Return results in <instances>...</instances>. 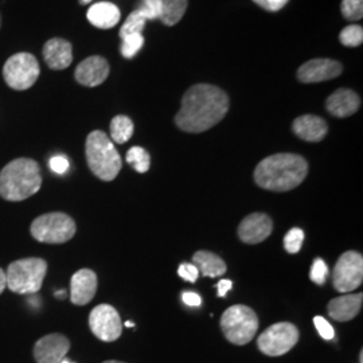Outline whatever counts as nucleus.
<instances>
[{
    "label": "nucleus",
    "mask_w": 363,
    "mask_h": 363,
    "mask_svg": "<svg viewBox=\"0 0 363 363\" xmlns=\"http://www.w3.org/2000/svg\"><path fill=\"white\" fill-rule=\"evenodd\" d=\"M229 111V96L216 85L196 84L183 94L177 125L189 133H201L217 125Z\"/></svg>",
    "instance_id": "f257e3e1"
},
{
    "label": "nucleus",
    "mask_w": 363,
    "mask_h": 363,
    "mask_svg": "<svg viewBox=\"0 0 363 363\" xmlns=\"http://www.w3.org/2000/svg\"><path fill=\"white\" fill-rule=\"evenodd\" d=\"M308 163L296 154H276L261 160L255 169V181L261 189L284 193L296 189L307 178Z\"/></svg>",
    "instance_id": "f03ea898"
},
{
    "label": "nucleus",
    "mask_w": 363,
    "mask_h": 363,
    "mask_svg": "<svg viewBox=\"0 0 363 363\" xmlns=\"http://www.w3.org/2000/svg\"><path fill=\"white\" fill-rule=\"evenodd\" d=\"M40 186V167L33 159H15L0 171V196L6 201H25L37 194Z\"/></svg>",
    "instance_id": "7ed1b4c3"
},
{
    "label": "nucleus",
    "mask_w": 363,
    "mask_h": 363,
    "mask_svg": "<svg viewBox=\"0 0 363 363\" xmlns=\"http://www.w3.org/2000/svg\"><path fill=\"white\" fill-rule=\"evenodd\" d=\"M86 162L91 172L101 181H113L121 169V157L113 142L103 130H93L85 144Z\"/></svg>",
    "instance_id": "20e7f679"
},
{
    "label": "nucleus",
    "mask_w": 363,
    "mask_h": 363,
    "mask_svg": "<svg viewBox=\"0 0 363 363\" xmlns=\"http://www.w3.org/2000/svg\"><path fill=\"white\" fill-rule=\"evenodd\" d=\"M48 264L43 259L28 257L16 259L9 265L6 271L7 288L18 295L35 294L42 288Z\"/></svg>",
    "instance_id": "39448f33"
},
{
    "label": "nucleus",
    "mask_w": 363,
    "mask_h": 363,
    "mask_svg": "<svg viewBox=\"0 0 363 363\" xmlns=\"http://www.w3.org/2000/svg\"><path fill=\"white\" fill-rule=\"evenodd\" d=\"M220 330L230 343L237 346L247 345L259 330L257 313L242 304L232 306L220 318Z\"/></svg>",
    "instance_id": "423d86ee"
},
{
    "label": "nucleus",
    "mask_w": 363,
    "mask_h": 363,
    "mask_svg": "<svg viewBox=\"0 0 363 363\" xmlns=\"http://www.w3.org/2000/svg\"><path fill=\"white\" fill-rule=\"evenodd\" d=\"M77 230L74 220L65 213H48L33 220L30 233L43 244H65Z\"/></svg>",
    "instance_id": "0eeeda50"
},
{
    "label": "nucleus",
    "mask_w": 363,
    "mask_h": 363,
    "mask_svg": "<svg viewBox=\"0 0 363 363\" xmlns=\"http://www.w3.org/2000/svg\"><path fill=\"white\" fill-rule=\"evenodd\" d=\"M37 58L30 52H18L7 60L3 67V77L6 84L15 91L30 89L39 77Z\"/></svg>",
    "instance_id": "6e6552de"
},
{
    "label": "nucleus",
    "mask_w": 363,
    "mask_h": 363,
    "mask_svg": "<svg viewBox=\"0 0 363 363\" xmlns=\"http://www.w3.org/2000/svg\"><path fill=\"white\" fill-rule=\"evenodd\" d=\"M298 327L281 322L268 327L257 339L261 352L268 357H281L292 350L298 342Z\"/></svg>",
    "instance_id": "1a4fd4ad"
},
{
    "label": "nucleus",
    "mask_w": 363,
    "mask_h": 363,
    "mask_svg": "<svg viewBox=\"0 0 363 363\" xmlns=\"http://www.w3.org/2000/svg\"><path fill=\"white\" fill-rule=\"evenodd\" d=\"M363 257L358 252L343 253L334 268V286L337 292H352L362 286Z\"/></svg>",
    "instance_id": "9d476101"
},
{
    "label": "nucleus",
    "mask_w": 363,
    "mask_h": 363,
    "mask_svg": "<svg viewBox=\"0 0 363 363\" xmlns=\"http://www.w3.org/2000/svg\"><path fill=\"white\" fill-rule=\"evenodd\" d=\"M89 327L94 337L103 342H115L123 333L120 315L116 308L109 304H100L91 310Z\"/></svg>",
    "instance_id": "9b49d317"
},
{
    "label": "nucleus",
    "mask_w": 363,
    "mask_h": 363,
    "mask_svg": "<svg viewBox=\"0 0 363 363\" xmlns=\"http://www.w3.org/2000/svg\"><path fill=\"white\" fill-rule=\"evenodd\" d=\"M343 72L340 62L328 58L311 60L298 67V79L303 84H316L339 77Z\"/></svg>",
    "instance_id": "f8f14e48"
},
{
    "label": "nucleus",
    "mask_w": 363,
    "mask_h": 363,
    "mask_svg": "<svg viewBox=\"0 0 363 363\" xmlns=\"http://www.w3.org/2000/svg\"><path fill=\"white\" fill-rule=\"evenodd\" d=\"M70 349L69 339L62 334H49L40 337L34 346L37 363H61Z\"/></svg>",
    "instance_id": "ddd939ff"
},
{
    "label": "nucleus",
    "mask_w": 363,
    "mask_h": 363,
    "mask_svg": "<svg viewBox=\"0 0 363 363\" xmlns=\"http://www.w3.org/2000/svg\"><path fill=\"white\" fill-rule=\"evenodd\" d=\"M273 230L271 217L264 213H253L245 217L238 226V237L245 244H259L265 241Z\"/></svg>",
    "instance_id": "4468645a"
},
{
    "label": "nucleus",
    "mask_w": 363,
    "mask_h": 363,
    "mask_svg": "<svg viewBox=\"0 0 363 363\" xmlns=\"http://www.w3.org/2000/svg\"><path fill=\"white\" fill-rule=\"evenodd\" d=\"M109 76V64L104 57L93 55L84 60L76 69L74 77L78 84L94 88L104 82Z\"/></svg>",
    "instance_id": "2eb2a0df"
},
{
    "label": "nucleus",
    "mask_w": 363,
    "mask_h": 363,
    "mask_svg": "<svg viewBox=\"0 0 363 363\" xmlns=\"http://www.w3.org/2000/svg\"><path fill=\"white\" fill-rule=\"evenodd\" d=\"M97 274L91 269H79L70 281V300L74 306H86L97 292Z\"/></svg>",
    "instance_id": "dca6fc26"
},
{
    "label": "nucleus",
    "mask_w": 363,
    "mask_h": 363,
    "mask_svg": "<svg viewBox=\"0 0 363 363\" xmlns=\"http://www.w3.org/2000/svg\"><path fill=\"white\" fill-rule=\"evenodd\" d=\"M361 106V97L351 89H337L325 101V109L333 116L345 118L358 112Z\"/></svg>",
    "instance_id": "f3484780"
},
{
    "label": "nucleus",
    "mask_w": 363,
    "mask_h": 363,
    "mask_svg": "<svg viewBox=\"0 0 363 363\" xmlns=\"http://www.w3.org/2000/svg\"><path fill=\"white\" fill-rule=\"evenodd\" d=\"M43 58L52 70H64L73 62V48L66 39L52 38L43 46Z\"/></svg>",
    "instance_id": "a211bd4d"
},
{
    "label": "nucleus",
    "mask_w": 363,
    "mask_h": 363,
    "mask_svg": "<svg viewBox=\"0 0 363 363\" xmlns=\"http://www.w3.org/2000/svg\"><path fill=\"white\" fill-rule=\"evenodd\" d=\"M292 130L295 135L304 142L318 143L322 142L328 132L327 123L322 117L315 115H304L294 121Z\"/></svg>",
    "instance_id": "6ab92c4d"
},
{
    "label": "nucleus",
    "mask_w": 363,
    "mask_h": 363,
    "mask_svg": "<svg viewBox=\"0 0 363 363\" xmlns=\"http://www.w3.org/2000/svg\"><path fill=\"white\" fill-rule=\"evenodd\" d=\"M362 301V294H347L333 298L327 307L328 315L337 322H349L361 311Z\"/></svg>",
    "instance_id": "aec40b11"
},
{
    "label": "nucleus",
    "mask_w": 363,
    "mask_h": 363,
    "mask_svg": "<svg viewBox=\"0 0 363 363\" xmlns=\"http://www.w3.org/2000/svg\"><path fill=\"white\" fill-rule=\"evenodd\" d=\"M86 16L93 26L108 30V28L116 26L120 21L121 13H120L118 7L113 3L100 1V3H96L91 6Z\"/></svg>",
    "instance_id": "412c9836"
},
{
    "label": "nucleus",
    "mask_w": 363,
    "mask_h": 363,
    "mask_svg": "<svg viewBox=\"0 0 363 363\" xmlns=\"http://www.w3.org/2000/svg\"><path fill=\"white\" fill-rule=\"evenodd\" d=\"M193 264L205 277H218L226 272L225 261L208 250H199L193 256Z\"/></svg>",
    "instance_id": "4be33fe9"
},
{
    "label": "nucleus",
    "mask_w": 363,
    "mask_h": 363,
    "mask_svg": "<svg viewBox=\"0 0 363 363\" xmlns=\"http://www.w3.org/2000/svg\"><path fill=\"white\" fill-rule=\"evenodd\" d=\"M162 10L159 21L166 26H174L181 22L183 15L187 10L189 0H160Z\"/></svg>",
    "instance_id": "5701e85b"
},
{
    "label": "nucleus",
    "mask_w": 363,
    "mask_h": 363,
    "mask_svg": "<svg viewBox=\"0 0 363 363\" xmlns=\"http://www.w3.org/2000/svg\"><path fill=\"white\" fill-rule=\"evenodd\" d=\"M133 123L130 117L118 115L111 121V138L117 144L127 143L133 135Z\"/></svg>",
    "instance_id": "b1692460"
},
{
    "label": "nucleus",
    "mask_w": 363,
    "mask_h": 363,
    "mask_svg": "<svg viewBox=\"0 0 363 363\" xmlns=\"http://www.w3.org/2000/svg\"><path fill=\"white\" fill-rule=\"evenodd\" d=\"M127 162L139 174H144L150 169L151 166V157L150 154L142 147H132L127 152Z\"/></svg>",
    "instance_id": "393cba45"
},
{
    "label": "nucleus",
    "mask_w": 363,
    "mask_h": 363,
    "mask_svg": "<svg viewBox=\"0 0 363 363\" xmlns=\"http://www.w3.org/2000/svg\"><path fill=\"white\" fill-rule=\"evenodd\" d=\"M145 22H147V19L143 13L139 9L135 10L133 13H130V16L127 18V21L120 28V38H124L130 34H142Z\"/></svg>",
    "instance_id": "a878e982"
},
{
    "label": "nucleus",
    "mask_w": 363,
    "mask_h": 363,
    "mask_svg": "<svg viewBox=\"0 0 363 363\" xmlns=\"http://www.w3.org/2000/svg\"><path fill=\"white\" fill-rule=\"evenodd\" d=\"M339 40L343 46H347V48L361 46L363 42L362 26L351 25V26L345 27L339 34Z\"/></svg>",
    "instance_id": "bb28decb"
},
{
    "label": "nucleus",
    "mask_w": 363,
    "mask_h": 363,
    "mask_svg": "<svg viewBox=\"0 0 363 363\" xmlns=\"http://www.w3.org/2000/svg\"><path fill=\"white\" fill-rule=\"evenodd\" d=\"M123 39L120 52L124 58H133L139 50L143 48L144 37L142 34H130Z\"/></svg>",
    "instance_id": "cd10ccee"
},
{
    "label": "nucleus",
    "mask_w": 363,
    "mask_h": 363,
    "mask_svg": "<svg viewBox=\"0 0 363 363\" xmlns=\"http://www.w3.org/2000/svg\"><path fill=\"white\" fill-rule=\"evenodd\" d=\"M342 15L347 21H361L363 16V0H342Z\"/></svg>",
    "instance_id": "c85d7f7f"
},
{
    "label": "nucleus",
    "mask_w": 363,
    "mask_h": 363,
    "mask_svg": "<svg viewBox=\"0 0 363 363\" xmlns=\"http://www.w3.org/2000/svg\"><path fill=\"white\" fill-rule=\"evenodd\" d=\"M303 241H304V232L298 228H294L284 237V247L288 253L295 255L300 252Z\"/></svg>",
    "instance_id": "c756f323"
},
{
    "label": "nucleus",
    "mask_w": 363,
    "mask_h": 363,
    "mask_svg": "<svg viewBox=\"0 0 363 363\" xmlns=\"http://www.w3.org/2000/svg\"><path fill=\"white\" fill-rule=\"evenodd\" d=\"M327 276H328L327 264L322 259H315L312 264L311 272H310L312 281L318 286H323L327 280Z\"/></svg>",
    "instance_id": "7c9ffc66"
},
{
    "label": "nucleus",
    "mask_w": 363,
    "mask_h": 363,
    "mask_svg": "<svg viewBox=\"0 0 363 363\" xmlns=\"http://www.w3.org/2000/svg\"><path fill=\"white\" fill-rule=\"evenodd\" d=\"M139 10L143 13L147 21H155L160 16L162 3L160 0H142V6Z\"/></svg>",
    "instance_id": "2f4dec72"
},
{
    "label": "nucleus",
    "mask_w": 363,
    "mask_h": 363,
    "mask_svg": "<svg viewBox=\"0 0 363 363\" xmlns=\"http://www.w3.org/2000/svg\"><path fill=\"white\" fill-rule=\"evenodd\" d=\"M313 325L316 327L318 333L320 334V337L325 339V340H331L335 337V333H334V328L333 325H330L325 318L322 316H315L313 318Z\"/></svg>",
    "instance_id": "473e14b6"
},
{
    "label": "nucleus",
    "mask_w": 363,
    "mask_h": 363,
    "mask_svg": "<svg viewBox=\"0 0 363 363\" xmlns=\"http://www.w3.org/2000/svg\"><path fill=\"white\" fill-rule=\"evenodd\" d=\"M178 273L183 280L190 281V283H195L199 276V271L194 264H181Z\"/></svg>",
    "instance_id": "72a5a7b5"
},
{
    "label": "nucleus",
    "mask_w": 363,
    "mask_h": 363,
    "mask_svg": "<svg viewBox=\"0 0 363 363\" xmlns=\"http://www.w3.org/2000/svg\"><path fill=\"white\" fill-rule=\"evenodd\" d=\"M253 1L261 9L271 13H276V11H280L283 7H286L289 0H253Z\"/></svg>",
    "instance_id": "f704fd0d"
},
{
    "label": "nucleus",
    "mask_w": 363,
    "mask_h": 363,
    "mask_svg": "<svg viewBox=\"0 0 363 363\" xmlns=\"http://www.w3.org/2000/svg\"><path fill=\"white\" fill-rule=\"evenodd\" d=\"M50 169L57 174H65L69 169V160L66 159L65 156H54L50 160Z\"/></svg>",
    "instance_id": "c9c22d12"
},
{
    "label": "nucleus",
    "mask_w": 363,
    "mask_h": 363,
    "mask_svg": "<svg viewBox=\"0 0 363 363\" xmlns=\"http://www.w3.org/2000/svg\"><path fill=\"white\" fill-rule=\"evenodd\" d=\"M182 298H183V301H184L187 306H190V307H198V306H201V303H202V298H201V296H199L198 294H195V292H183Z\"/></svg>",
    "instance_id": "e433bc0d"
},
{
    "label": "nucleus",
    "mask_w": 363,
    "mask_h": 363,
    "mask_svg": "<svg viewBox=\"0 0 363 363\" xmlns=\"http://www.w3.org/2000/svg\"><path fill=\"white\" fill-rule=\"evenodd\" d=\"M232 281L230 280H220V283H218V286H217V289H218V296L220 298H225L226 296V294L232 289Z\"/></svg>",
    "instance_id": "4c0bfd02"
},
{
    "label": "nucleus",
    "mask_w": 363,
    "mask_h": 363,
    "mask_svg": "<svg viewBox=\"0 0 363 363\" xmlns=\"http://www.w3.org/2000/svg\"><path fill=\"white\" fill-rule=\"evenodd\" d=\"M6 288H7V276H6V271L0 268V295Z\"/></svg>",
    "instance_id": "58836bf2"
},
{
    "label": "nucleus",
    "mask_w": 363,
    "mask_h": 363,
    "mask_svg": "<svg viewBox=\"0 0 363 363\" xmlns=\"http://www.w3.org/2000/svg\"><path fill=\"white\" fill-rule=\"evenodd\" d=\"M91 0H79V4H82V6H86V4H89Z\"/></svg>",
    "instance_id": "ea45409f"
},
{
    "label": "nucleus",
    "mask_w": 363,
    "mask_h": 363,
    "mask_svg": "<svg viewBox=\"0 0 363 363\" xmlns=\"http://www.w3.org/2000/svg\"><path fill=\"white\" fill-rule=\"evenodd\" d=\"M104 363H124V362H120V361H106V362Z\"/></svg>",
    "instance_id": "a19ab883"
},
{
    "label": "nucleus",
    "mask_w": 363,
    "mask_h": 363,
    "mask_svg": "<svg viewBox=\"0 0 363 363\" xmlns=\"http://www.w3.org/2000/svg\"><path fill=\"white\" fill-rule=\"evenodd\" d=\"M125 325H127V327H133V323H132V322H127Z\"/></svg>",
    "instance_id": "79ce46f5"
},
{
    "label": "nucleus",
    "mask_w": 363,
    "mask_h": 363,
    "mask_svg": "<svg viewBox=\"0 0 363 363\" xmlns=\"http://www.w3.org/2000/svg\"><path fill=\"white\" fill-rule=\"evenodd\" d=\"M359 362L363 363V352L361 351V357H359Z\"/></svg>",
    "instance_id": "37998d69"
},
{
    "label": "nucleus",
    "mask_w": 363,
    "mask_h": 363,
    "mask_svg": "<svg viewBox=\"0 0 363 363\" xmlns=\"http://www.w3.org/2000/svg\"><path fill=\"white\" fill-rule=\"evenodd\" d=\"M61 363H72V362H69V361H66V359H64V361H62V362Z\"/></svg>",
    "instance_id": "c03bdc74"
},
{
    "label": "nucleus",
    "mask_w": 363,
    "mask_h": 363,
    "mask_svg": "<svg viewBox=\"0 0 363 363\" xmlns=\"http://www.w3.org/2000/svg\"><path fill=\"white\" fill-rule=\"evenodd\" d=\"M0 26H1V19H0Z\"/></svg>",
    "instance_id": "a18cd8bd"
}]
</instances>
